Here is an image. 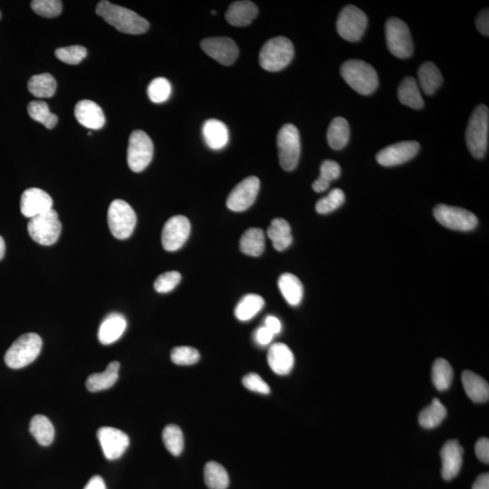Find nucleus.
<instances>
[{"instance_id":"f8f14e48","label":"nucleus","mask_w":489,"mask_h":489,"mask_svg":"<svg viewBox=\"0 0 489 489\" xmlns=\"http://www.w3.org/2000/svg\"><path fill=\"white\" fill-rule=\"evenodd\" d=\"M434 216L444 227L457 231H470L478 226V219L469 210L441 204L435 207Z\"/></svg>"},{"instance_id":"a878e982","label":"nucleus","mask_w":489,"mask_h":489,"mask_svg":"<svg viewBox=\"0 0 489 489\" xmlns=\"http://www.w3.org/2000/svg\"><path fill=\"white\" fill-rule=\"evenodd\" d=\"M120 364L114 361L108 365L106 370L100 373L91 374L86 380V388L89 392H97L110 389L116 385L119 377Z\"/></svg>"},{"instance_id":"f257e3e1","label":"nucleus","mask_w":489,"mask_h":489,"mask_svg":"<svg viewBox=\"0 0 489 489\" xmlns=\"http://www.w3.org/2000/svg\"><path fill=\"white\" fill-rule=\"evenodd\" d=\"M97 14L120 32L129 35H141L146 33L150 27L148 21L135 11L111 4L105 0L98 3Z\"/></svg>"},{"instance_id":"9b49d317","label":"nucleus","mask_w":489,"mask_h":489,"mask_svg":"<svg viewBox=\"0 0 489 489\" xmlns=\"http://www.w3.org/2000/svg\"><path fill=\"white\" fill-rule=\"evenodd\" d=\"M368 18L364 11L355 6L343 8L337 18L336 29L339 35L349 42L359 41L367 29Z\"/></svg>"},{"instance_id":"49530a36","label":"nucleus","mask_w":489,"mask_h":489,"mask_svg":"<svg viewBox=\"0 0 489 489\" xmlns=\"http://www.w3.org/2000/svg\"><path fill=\"white\" fill-rule=\"evenodd\" d=\"M171 359L177 365H193L200 361V354L197 349L191 346H178L172 349Z\"/></svg>"},{"instance_id":"a18cd8bd","label":"nucleus","mask_w":489,"mask_h":489,"mask_svg":"<svg viewBox=\"0 0 489 489\" xmlns=\"http://www.w3.org/2000/svg\"><path fill=\"white\" fill-rule=\"evenodd\" d=\"M31 8L43 18H53L61 14L63 5L60 0H34Z\"/></svg>"},{"instance_id":"cd10ccee","label":"nucleus","mask_w":489,"mask_h":489,"mask_svg":"<svg viewBox=\"0 0 489 489\" xmlns=\"http://www.w3.org/2000/svg\"><path fill=\"white\" fill-rule=\"evenodd\" d=\"M268 236L277 252H284L293 242L289 223L284 219L278 218L272 221L268 230Z\"/></svg>"},{"instance_id":"39448f33","label":"nucleus","mask_w":489,"mask_h":489,"mask_svg":"<svg viewBox=\"0 0 489 489\" xmlns=\"http://www.w3.org/2000/svg\"><path fill=\"white\" fill-rule=\"evenodd\" d=\"M41 337L35 333L23 334L15 340L5 354V363L11 369H21L32 364L41 352Z\"/></svg>"},{"instance_id":"aec40b11","label":"nucleus","mask_w":489,"mask_h":489,"mask_svg":"<svg viewBox=\"0 0 489 489\" xmlns=\"http://www.w3.org/2000/svg\"><path fill=\"white\" fill-rule=\"evenodd\" d=\"M74 116L80 125L85 128L99 130L105 125L103 110L97 103L90 100H82L74 107Z\"/></svg>"},{"instance_id":"c9c22d12","label":"nucleus","mask_w":489,"mask_h":489,"mask_svg":"<svg viewBox=\"0 0 489 489\" xmlns=\"http://www.w3.org/2000/svg\"><path fill=\"white\" fill-rule=\"evenodd\" d=\"M204 478L209 489H227L230 485V476L221 464L210 461L204 469Z\"/></svg>"},{"instance_id":"6ab92c4d","label":"nucleus","mask_w":489,"mask_h":489,"mask_svg":"<svg viewBox=\"0 0 489 489\" xmlns=\"http://www.w3.org/2000/svg\"><path fill=\"white\" fill-rule=\"evenodd\" d=\"M463 448L457 441L446 442L441 450V475L445 481H451L459 474L463 463Z\"/></svg>"},{"instance_id":"7c9ffc66","label":"nucleus","mask_w":489,"mask_h":489,"mask_svg":"<svg viewBox=\"0 0 489 489\" xmlns=\"http://www.w3.org/2000/svg\"><path fill=\"white\" fill-rule=\"evenodd\" d=\"M418 76L420 88L424 94L432 95L434 94L442 85V76L438 67L432 62H425L418 70Z\"/></svg>"},{"instance_id":"ddd939ff","label":"nucleus","mask_w":489,"mask_h":489,"mask_svg":"<svg viewBox=\"0 0 489 489\" xmlns=\"http://www.w3.org/2000/svg\"><path fill=\"white\" fill-rule=\"evenodd\" d=\"M260 190V181L256 176L244 179L231 191L227 200V207L235 212H242L255 202Z\"/></svg>"},{"instance_id":"e433bc0d","label":"nucleus","mask_w":489,"mask_h":489,"mask_svg":"<svg viewBox=\"0 0 489 489\" xmlns=\"http://www.w3.org/2000/svg\"><path fill=\"white\" fill-rule=\"evenodd\" d=\"M447 413V408L441 401L434 399L432 404L420 413L419 422L424 429H434L443 422Z\"/></svg>"},{"instance_id":"6e6552de","label":"nucleus","mask_w":489,"mask_h":489,"mask_svg":"<svg viewBox=\"0 0 489 489\" xmlns=\"http://www.w3.org/2000/svg\"><path fill=\"white\" fill-rule=\"evenodd\" d=\"M137 222L134 209L126 201L116 200L110 204L108 209V225L111 233L118 240H126L131 237Z\"/></svg>"},{"instance_id":"c03bdc74","label":"nucleus","mask_w":489,"mask_h":489,"mask_svg":"<svg viewBox=\"0 0 489 489\" xmlns=\"http://www.w3.org/2000/svg\"><path fill=\"white\" fill-rule=\"evenodd\" d=\"M55 57L64 63L68 64H78L88 55V50L81 46H66L60 48L55 52Z\"/></svg>"},{"instance_id":"4c0bfd02","label":"nucleus","mask_w":489,"mask_h":489,"mask_svg":"<svg viewBox=\"0 0 489 489\" xmlns=\"http://www.w3.org/2000/svg\"><path fill=\"white\" fill-rule=\"evenodd\" d=\"M341 174V167L334 160H324L320 167V176L312 184L315 193H323L329 188L331 181L338 179Z\"/></svg>"},{"instance_id":"bb28decb","label":"nucleus","mask_w":489,"mask_h":489,"mask_svg":"<svg viewBox=\"0 0 489 489\" xmlns=\"http://www.w3.org/2000/svg\"><path fill=\"white\" fill-rule=\"evenodd\" d=\"M278 287L282 296L290 305L296 306L302 302L304 297V287L295 275L291 273L281 275L278 280Z\"/></svg>"},{"instance_id":"4468645a","label":"nucleus","mask_w":489,"mask_h":489,"mask_svg":"<svg viewBox=\"0 0 489 489\" xmlns=\"http://www.w3.org/2000/svg\"><path fill=\"white\" fill-rule=\"evenodd\" d=\"M191 234V222L184 216H172L164 225L162 233L163 249L176 252L181 249Z\"/></svg>"},{"instance_id":"9d476101","label":"nucleus","mask_w":489,"mask_h":489,"mask_svg":"<svg viewBox=\"0 0 489 489\" xmlns=\"http://www.w3.org/2000/svg\"><path fill=\"white\" fill-rule=\"evenodd\" d=\"M385 36L390 52L399 58L410 57L413 52V42L410 29L404 21L392 18L385 24Z\"/></svg>"},{"instance_id":"c85d7f7f","label":"nucleus","mask_w":489,"mask_h":489,"mask_svg":"<svg viewBox=\"0 0 489 489\" xmlns=\"http://www.w3.org/2000/svg\"><path fill=\"white\" fill-rule=\"evenodd\" d=\"M398 98L401 103L413 109H422L424 101L420 95L419 85L413 77H405L398 88Z\"/></svg>"},{"instance_id":"13d9d810","label":"nucleus","mask_w":489,"mask_h":489,"mask_svg":"<svg viewBox=\"0 0 489 489\" xmlns=\"http://www.w3.org/2000/svg\"><path fill=\"white\" fill-rule=\"evenodd\" d=\"M212 15H216V12H215V11H212Z\"/></svg>"},{"instance_id":"393cba45","label":"nucleus","mask_w":489,"mask_h":489,"mask_svg":"<svg viewBox=\"0 0 489 489\" xmlns=\"http://www.w3.org/2000/svg\"><path fill=\"white\" fill-rule=\"evenodd\" d=\"M462 385L469 398L476 404H483L489 400V385L485 379L473 371H463Z\"/></svg>"},{"instance_id":"dca6fc26","label":"nucleus","mask_w":489,"mask_h":489,"mask_svg":"<svg viewBox=\"0 0 489 489\" xmlns=\"http://www.w3.org/2000/svg\"><path fill=\"white\" fill-rule=\"evenodd\" d=\"M97 438L108 460H118L125 454L130 445L126 433L111 427H102L98 429Z\"/></svg>"},{"instance_id":"a211bd4d","label":"nucleus","mask_w":489,"mask_h":489,"mask_svg":"<svg viewBox=\"0 0 489 489\" xmlns=\"http://www.w3.org/2000/svg\"><path fill=\"white\" fill-rule=\"evenodd\" d=\"M53 209V200L46 191L37 188L25 191L20 200V210L26 218L43 214Z\"/></svg>"},{"instance_id":"ea45409f","label":"nucleus","mask_w":489,"mask_h":489,"mask_svg":"<svg viewBox=\"0 0 489 489\" xmlns=\"http://www.w3.org/2000/svg\"><path fill=\"white\" fill-rule=\"evenodd\" d=\"M29 116L36 122L42 123L48 129H53L57 125L58 118L49 110L48 104L42 101H33L27 106Z\"/></svg>"},{"instance_id":"473e14b6","label":"nucleus","mask_w":489,"mask_h":489,"mask_svg":"<svg viewBox=\"0 0 489 489\" xmlns=\"http://www.w3.org/2000/svg\"><path fill=\"white\" fill-rule=\"evenodd\" d=\"M265 306V300L256 294L242 297L235 308V317L240 321L247 322L255 317Z\"/></svg>"},{"instance_id":"423d86ee","label":"nucleus","mask_w":489,"mask_h":489,"mask_svg":"<svg viewBox=\"0 0 489 489\" xmlns=\"http://www.w3.org/2000/svg\"><path fill=\"white\" fill-rule=\"evenodd\" d=\"M278 157L282 168L287 172L296 168L301 154V142L298 130L294 125L287 123L278 132Z\"/></svg>"},{"instance_id":"8fccbe9b","label":"nucleus","mask_w":489,"mask_h":489,"mask_svg":"<svg viewBox=\"0 0 489 489\" xmlns=\"http://www.w3.org/2000/svg\"><path fill=\"white\" fill-rule=\"evenodd\" d=\"M475 453L478 459L483 463L489 462V441L488 438H482L476 441Z\"/></svg>"},{"instance_id":"c756f323","label":"nucleus","mask_w":489,"mask_h":489,"mask_svg":"<svg viewBox=\"0 0 489 489\" xmlns=\"http://www.w3.org/2000/svg\"><path fill=\"white\" fill-rule=\"evenodd\" d=\"M240 247L245 255L261 256L266 247L264 231L258 228H249L240 238Z\"/></svg>"},{"instance_id":"4be33fe9","label":"nucleus","mask_w":489,"mask_h":489,"mask_svg":"<svg viewBox=\"0 0 489 489\" xmlns=\"http://www.w3.org/2000/svg\"><path fill=\"white\" fill-rule=\"evenodd\" d=\"M127 321L119 312H111L102 322L98 330L99 341L104 345H109L118 341L125 332Z\"/></svg>"},{"instance_id":"2eb2a0df","label":"nucleus","mask_w":489,"mask_h":489,"mask_svg":"<svg viewBox=\"0 0 489 489\" xmlns=\"http://www.w3.org/2000/svg\"><path fill=\"white\" fill-rule=\"evenodd\" d=\"M201 48L209 57L223 66H231L240 54L236 43L230 37H209L200 43Z\"/></svg>"},{"instance_id":"603ef678","label":"nucleus","mask_w":489,"mask_h":489,"mask_svg":"<svg viewBox=\"0 0 489 489\" xmlns=\"http://www.w3.org/2000/svg\"><path fill=\"white\" fill-rule=\"evenodd\" d=\"M476 29L485 36H489V12L488 9H485L478 15L476 20Z\"/></svg>"},{"instance_id":"a19ab883","label":"nucleus","mask_w":489,"mask_h":489,"mask_svg":"<svg viewBox=\"0 0 489 489\" xmlns=\"http://www.w3.org/2000/svg\"><path fill=\"white\" fill-rule=\"evenodd\" d=\"M163 443L169 453L173 456L178 457L184 448V437L182 430L174 424H170L163 432Z\"/></svg>"},{"instance_id":"5701e85b","label":"nucleus","mask_w":489,"mask_h":489,"mask_svg":"<svg viewBox=\"0 0 489 489\" xmlns=\"http://www.w3.org/2000/svg\"><path fill=\"white\" fill-rule=\"evenodd\" d=\"M259 9L252 1H236L232 3L226 12V20L234 27H246L255 20Z\"/></svg>"},{"instance_id":"f03ea898","label":"nucleus","mask_w":489,"mask_h":489,"mask_svg":"<svg viewBox=\"0 0 489 489\" xmlns=\"http://www.w3.org/2000/svg\"><path fill=\"white\" fill-rule=\"evenodd\" d=\"M343 80L358 94L369 95L378 88V74L376 69L366 62L352 60L342 64Z\"/></svg>"},{"instance_id":"864d4df0","label":"nucleus","mask_w":489,"mask_h":489,"mask_svg":"<svg viewBox=\"0 0 489 489\" xmlns=\"http://www.w3.org/2000/svg\"><path fill=\"white\" fill-rule=\"evenodd\" d=\"M264 326L267 327L270 332L275 334H278L281 332L282 324L280 319L273 317V315H269L265 320Z\"/></svg>"},{"instance_id":"20e7f679","label":"nucleus","mask_w":489,"mask_h":489,"mask_svg":"<svg viewBox=\"0 0 489 489\" xmlns=\"http://www.w3.org/2000/svg\"><path fill=\"white\" fill-rule=\"evenodd\" d=\"M295 55L292 42L284 36L269 39L259 53V63L268 72H278L289 66Z\"/></svg>"},{"instance_id":"de8ad7c7","label":"nucleus","mask_w":489,"mask_h":489,"mask_svg":"<svg viewBox=\"0 0 489 489\" xmlns=\"http://www.w3.org/2000/svg\"><path fill=\"white\" fill-rule=\"evenodd\" d=\"M181 280V275L177 271H169L156 278L154 282V289L160 294L171 292L178 286Z\"/></svg>"},{"instance_id":"79ce46f5","label":"nucleus","mask_w":489,"mask_h":489,"mask_svg":"<svg viewBox=\"0 0 489 489\" xmlns=\"http://www.w3.org/2000/svg\"><path fill=\"white\" fill-rule=\"evenodd\" d=\"M148 97L154 104H163L168 100L172 95V85L169 80L158 77L148 86Z\"/></svg>"},{"instance_id":"58836bf2","label":"nucleus","mask_w":489,"mask_h":489,"mask_svg":"<svg viewBox=\"0 0 489 489\" xmlns=\"http://www.w3.org/2000/svg\"><path fill=\"white\" fill-rule=\"evenodd\" d=\"M453 369L445 359H438L432 367L433 385L439 391H446L450 388L453 380Z\"/></svg>"},{"instance_id":"6e6d98bb","label":"nucleus","mask_w":489,"mask_h":489,"mask_svg":"<svg viewBox=\"0 0 489 489\" xmlns=\"http://www.w3.org/2000/svg\"><path fill=\"white\" fill-rule=\"evenodd\" d=\"M472 489H489V475L488 473L478 476L476 479Z\"/></svg>"},{"instance_id":"37998d69","label":"nucleus","mask_w":489,"mask_h":489,"mask_svg":"<svg viewBox=\"0 0 489 489\" xmlns=\"http://www.w3.org/2000/svg\"><path fill=\"white\" fill-rule=\"evenodd\" d=\"M345 195L340 188H334L327 196L317 201L315 209L319 214H328L340 208L345 202Z\"/></svg>"},{"instance_id":"f704fd0d","label":"nucleus","mask_w":489,"mask_h":489,"mask_svg":"<svg viewBox=\"0 0 489 489\" xmlns=\"http://www.w3.org/2000/svg\"><path fill=\"white\" fill-rule=\"evenodd\" d=\"M31 94L37 98H50L57 91V81L50 74H36L27 83Z\"/></svg>"},{"instance_id":"0eeeda50","label":"nucleus","mask_w":489,"mask_h":489,"mask_svg":"<svg viewBox=\"0 0 489 489\" xmlns=\"http://www.w3.org/2000/svg\"><path fill=\"white\" fill-rule=\"evenodd\" d=\"M27 230L31 238L43 246H51L58 240L62 224L55 209L30 219Z\"/></svg>"},{"instance_id":"4d7b16f0","label":"nucleus","mask_w":489,"mask_h":489,"mask_svg":"<svg viewBox=\"0 0 489 489\" xmlns=\"http://www.w3.org/2000/svg\"><path fill=\"white\" fill-rule=\"evenodd\" d=\"M5 250H6L5 241H4V240H3V237L1 236H0V260H1L3 258H4Z\"/></svg>"},{"instance_id":"f3484780","label":"nucleus","mask_w":489,"mask_h":489,"mask_svg":"<svg viewBox=\"0 0 489 489\" xmlns=\"http://www.w3.org/2000/svg\"><path fill=\"white\" fill-rule=\"evenodd\" d=\"M419 142H401L383 148L376 156L377 162L385 167L401 165L413 159L420 151Z\"/></svg>"},{"instance_id":"bf43d9fd","label":"nucleus","mask_w":489,"mask_h":489,"mask_svg":"<svg viewBox=\"0 0 489 489\" xmlns=\"http://www.w3.org/2000/svg\"><path fill=\"white\" fill-rule=\"evenodd\" d=\"M0 20H1V12H0Z\"/></svg>"},{"instance_id":"72a5a7b5","label":"nucleus","mask_w":489,"mask_h":489,"mask_svg":"<svg viewBox=\"0 0 489 489\" xmlns=\"http://www.w3.org/2000/svg\"><path fill=\"white\" fill-rule=\"evenodd\" d=\"M29 430L37 443L49 446L54 441L55 428L52 422L44 415H36L31 420Z\"/></svg>"},{"instance_id":"09e8293b","label":"nucleus","mask_w":489,"mask_h":489,"mask_svg":"<svg viewBox=\"0 0 489 489\" xmlns=\"http://www.w3.org/2000/svg\"><path fill=\"white\" fill-rule=\"evenodd\" d=\"M243 385L249 391L260 393V394H269L270 388L267 383L256 373H249L244 376Z\"/></svg>"},{"instance_id":"7ed1b4c3","label":"nucleus","mask_w":489,"mask_h":489,"mask_svg":"<svg viewBox=\"0 0 489 489\" xmlns=\"http://www.w3.org/2000/svg\"><path fill=\"white\" fill-rule=\"evenodd\" d=\"M489 111L484 104L478 105L470 117L466 131L467 148L476 159H482L488 148Z\"/></svg>"},{"instance_id":"1a4fd4ad","label":"nucleus","mask_w":489,"mask_h":489,"mask_svg":"<svg viewBox=\"0 0 489 489\" xmlns=\"http://www.w3.org/2000/svg\"><path fill=\"white\" fill-rule=\"evenodd\" d=\"M153 144L146 132L136 130L129 139L127 150V163L135 172H141L147 168L153 157Z\"/></svg>"},{"instance_id":"5fc2aeb1","label":"nucleus","mask_w":489,"mask_h":489,"mask_svg":"<svg viewBox=\"0 0 489 489\" xmlns=\"http://www.w3.org/2000/svg\"><path fill=\"white\" fill-rule=\"evenodd\" d=\"M83 489H106L103 478L100 476H94L89 479L88 484Z\"/></svg>"},{"instance_id":"412c9836","label":"nucleus","mask_w":489,"mask_h":489,"mask_svg":"<svg viewBox=\"0 0 489 489\" xmlns=\"http://www.w3.org/2000/svg\"><path fill=\"white\" fill-rule=\"evenodd\" d=\"M269 366L278 376H287L293 370L295 357L291 349L282 343H274L268 350Z\"/></svg>"},{"instance_id":"b1692460","label":"nucleus","mask_w":489,"mask_h":489,"mask_svg":"<svg viewBox=\"0 0 489 489\" xmlns=\"http://www.w3.org/2000/svg\"><path fill=\"white\" fill-rule=\"evenodd\" d=\"M202 135L206 144L212 150H221L230 140L227 125L216 119L207 120L204 123Z\"/></svg>"},{"instance_id":"2f4dec72","label":"nucleus","mask_w":489,"mask_h":489,"mask_svg":"<svg viewBox=\"0 0 489 489\" xmlns=\"http://www.w3.org/2000/svg\"><path fill=\"white\" fill-rule=\"evenodd\" d=\"M350 138V127L347 120L336 117L330 123L327 131V141L333 150H341L347 145Z\"/></svg>"},{"instance_id":"3c124183","label":"nucleus","mask_w":489,"mask_h":489,"mask_svg":"<svg viewBox=\"0 0 489 489\" xmlns=\"http://www.w3.org/2000/svg\"><path fill=\"white\" fill-rule=\"evenodd\" d=\"M275 334L268 329L266 326L259 327L256 329L254 337L258 345L266 346L269 345L273 340Z\"/></svg>"}]
</instances>
